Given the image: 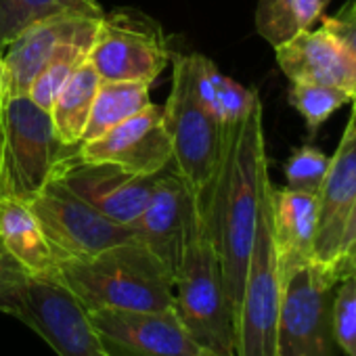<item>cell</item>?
I'll return each mask as SVG.
<instances>
[{
  "label": "cell",
  "instance_id": "obj_16",
  "mask_svg": "<svg viewBox=\"0 0 356 356\" xmlns=\"http://www.w3.org/2000/svg\"><path fill=\"white\" fill-rule=\"evenodd\" d=\"M59 258L28 202L0 200V270L13 279L55 283Z\"/></svg>",
  "mask_w": 356,
  "mask_h": 356
},
{
  "label": "cell",
  "instance_id": "obj_22",
  "mask_svg": "<svg viewBox=\"0 0 356 356\" xmlns=\"http://www.w3.org/2000/svg\"><path fill=\"white\" fill-rule=\"evenodd\" d=\"M99 84H101L99 74L95 72L92 63L86 61L67 80V84L59 90L49 113H51L53 126L63 143H67V145L82 143Z\"/></svg>",
  "mask_w": 356,
  "mask_h": 356
},
{
  "label": "cell",
  "instance_id": "obj_35",
  "mask_svg": "<svg viewBox=\"0 0 356 356\" xmlns=\"http://www.w3.org/2000/svg\"><path fill=\"white\" fill-rule=\"evenodd\" d=\"M352 105H354V109H352V113H356V97L352 99Z\"/></svg>",
  "mask_w": 356,
  "mask_h": 356
},
{
  "label": "cell",
  "instance_id": "obj_33",
  "mask_svg": "<svg viewBox=\"0 0 356 356\" xmlns=\"http://www.w3.org/2000/svg\"><path fill=\"white\" fill-rule=\"evenodd\" d=\"M5 99H7V74H5L3 53H0V107H3Z\"/></svg>",
  "mask_w": 356,
  "mask_h": 356
},
{
  "label": "cell",
  "instance_id": "obj_31",
  "mask_svg": "<svg viewBox=\"0 0 356 356\" xmlns=\"http://www.w3.org/2000/svg\"><path fill=\"white\" fill-rule=\"evenodd\" d=\"M356 239V200H354V206L350 210V216H348V222H346V229H343V237H341V252H339V258L341 254L352 245V241ZM337 258V260H339Z\"/></svg>",
  "mask_w": 356,
  "mask_h": 356
},
{
  "label": "cell",
  "instance_id": "obj_27",
  "mask_svg": "<svg viewBox=\"0 0 356 356\" xmlns=\"http://www.w3.org/2000/svg\"><path fill=\"white\" fill-rule=\"evenodd\" d=\"M329 159L331 157H327L323 151L308 145L296 149L285 163V178H287L285 189L316 195L325 181Z\"/></svg>",
  "mask_w": 356,
  "mask_h": 356
},
{
  "label": "cell",
  "instance_id": "obj_12",
  "mask_svg": "<svg viewBox=\"0 0 356 356\" xmlns=\"http://www.w3.org/2000/svg\"><path fill=\"white\" fill-rule=\"evenodd\" d=\"M200 220L202 210L195 195L181 174L168 165L157 174L155 189L130 229L134 239L151 250L163 262L170 275L176 277Z\"/></svg>",
  "mask_w": 356,
  "mask_h": 356
},
{
  "label": "cell",
  "instance_id": "obj_1",
  "mask_svg": "<svg viewBox=\"0 0 356 356\" xmlns=\"http://www.w3.org/2000/svg\"><path fill=\"white\" fill-rule=\"evenodd\" d=\"M266 176L262 103L258 101L241 124L225 128L222 157L210 197L202 210L220 258L227 298L235 318L256 235L260 189Z\"/></svg>",
  "mask_w": 356,
  "mask_h": 356
},
{
  "label": "cell",
  "instance_id": "obj_38",
  "mask_svg": "<svg viewBox=\"0 0 356 356\" xmlns=\"http://www.w3.org/2000/svg\"><path fill=\"white\" fill-rule=\"evenodd\" d=\"M352 5H354V7H356V0H354V3H352Z\"/></svg>",
  "mask_w": 356,
  "mask_h": 356
},
{
  "label": "cell",
  "instance_id": "obj_4",
  "mask_svg": "<svg viewBox=\"0 0 356 356\" xmlns=\"http://www.w3.org/2000/svg\"><path fill=\"white\" fill-rule=\"evenodd\" d=\"M172 88L163 105V122L172 143V168L181 174L200 210H204L225 147V128L197 95V53H172Z\"/></svg>",
  "mask_w": 356,
  "mask_h": 356
},
{
  "label": "cell",
  "instance_id": "obj_14",
  "mask_svg": "<svg viewBox=\"0 0 356 356\" xmlns=\"http://www.w3.org/2000/svg\"><path fill=\"white\" fill-rule=\"evenodd\" d=\"M155 178L157 174L138 176L113 163L84 161L78 155L55 181L109 220L130 227L145 210L155 189Z\"/></svg>",
  "mask_w": 356,
  "mask_h": 356
},
{
  "label": "cell",
  "instance_id": "obj_37",
  "mask_svg": "<svg viewBox=\"0 0 356 356\" xmlns=\"http://www.w3.org/2000/svg\"><path fill=\"white\" fill-rule=\"evenodd\" d=\"M352 115H354V122H356V113H352Z\"/></svg>",
  "mask_w": 356,
  "mask_h": 356
},
{
  "label": "cell",
  "instance_id": "obj_13",
  "mask_svg": "<svg viewBox=\"0 0 356 356\" xmlns=\"http://www.w3.org/2000/svg\"><path fill=\"white\" fill-rule=\"evenodd\" d=\"M80 159L113 163L138 176L159 174L172 165V143L163 122V107L149 103L103 136L80 143Z\"/></svg>",
  "mask_w": 356,
  "mask_h": 356
},
{
  "label": "cell",
  "instance_id": "obj_5",
  "mask_svg": "<svg viewBox=\"0 0 356 356\" xmlns=\"http://www.w3.org/2000/svg\"><path fill=\"white\" fill-rule=\"evenodd\" d=\"M174 310L193 339L214 356L235 354V316L227 298L222 266L204 214L174 277Z\"/></svg>",
  "mask_w": 356,
  "mask_h": 356
},
{
  "label": "cell",
  "instance_id": "obj_7",
  "mask_svg": "<svg viewBox=\"0 0 356 356\" xmlns=\"http://www.w3.org/2000/svg\"><path fill=\"white\" fill-rule=\"evenodd\" d=\"M339 279L316 260L283 277L277 356H337L333 296Z\"/></svg>",
  "mask_w": 356,
  "mask_h": 356
},
{
  "label": "cell",
  "instance_id": "obj_19",
  "mask_svg": "<svg viewBox=\"0 0 356 356\" xmlns=\"http://www.w3.org/2000/svg\"><path fill=\"white\" fill-rule=\"evenodd\" d=\"M270 222L281 279L314 260L318 197L289 189H270Z\"/></svg>",
  "mask_w": 356,
  "mask_h": 356
},
{
  "label": "cell",
  "instance_id": "obj_3",
  "mask_svg": "<svg viewBox=\"0 0 356 356\" xmlns=\"http://www.w3.org/2000/svg\"><path fill=\"white\" fill-rule=\"evenodd\" d=\"M78 155L80 145L63 143L51 113L28 95L5 99L0 107V168L5 197L32 202Z\"/></svg>",
  "mask_w": 356,
  "mask_h": 356
},
{
  "label": "cell",
  "instance_id": "obj_25",
  "mask_svg": "<svg viewBox=\"0 0 356 356\" xmlns=\"http://www.w3.org/2000/svg\"><path fill=\"white\" fill-rule=\"evenodd\" d=\"M99 28V26H97ZM97 28L74 38L72 42H67L55 57L53 61L36 76V80L32 82L28 97L42 109H51L53 101L57 99L59 90L67 84V80L88 61L95 36H97Z\"/></svg>",
  "mask_w": 356,
  "mask_h": 356
},
{
  "label": "cell",
  "instance_id": "obj_18",
  "mask_svg": "<svg viewBox=\"0 0 356 356\" xmlns=\"http://www.w3.org/2000/svg\"><path fill=\"white\" fill-rule=\"evenodd\" d=\"M101 19L63 15L47 19L26 30L7 47L3 55L7 74V97L28 95L36 76L53 61V57L74 38L95 30Z\"/></svg>",
  "mask_w": 356,
  "mask_h": 356
},
{
  "label": "cell",
  "instance_id": "obj_9",
  "mask_svg": "<svg viewBox=\"0 0 356 356\" xmlns=\"http://www.w3.org/2000/svg\"><path fill=\"white\" fill-rule=\"evenodd\" d=\"M0 310L30 325L59 356H107L84 308L59 283L19 281L0 300Z\"/></svg>",
  "mask_w": 356,
  "mask_h": 356
},
{
  "label": "cell",
  "instance_id": "obj_24",
  "mask_svg": "<svg viewBox=\"0 0 356 356\" xmlns=\"http://www.w3.org/2000/svg\"><path fill=\"white\" fill-rule=\"evenodd\" d=\"M151 103L149 84L143 82H107L101 80L82 143L103 136L113 126L138 113Z\"/></svg>",
  "mask_w": 356,
  "mask_h": 356
},
{
  "label": "cell",
  "instance_id": "obj_20",
  "mask_svg": "<svg viewBox=\"0 0 356 356\" xmlns=\"http://www.w3.org/2000/svg\"><path fill=\"white\" fill-rule=\"evenodd\" d=\"M63 15L103 19L105 11L97 0H0V51L32 26Z\"/></svg>",
  "mask_w": 356,
  "mask_h": 356
},
{
  "label": "cell",
  "instance_id": "obj_23",
  "mask_svg": "<svg viewBox=\"0 0 356 356\" xmlns=\"http://www.w3.org/2000/svg\"><path fill=\"white\" fill-rule=\"evenodd\" d=\"M329 0H258L256 30L273 47H281L300 32L312 30Z\"/></svg>",
  "mask_w": 356,
  "mask_h": 356
},
{
  "label": "cell",
  "instance_id": "obj_17",
  "mask_svg": "<svg viewBox=\"0 0 356 356\" xmlns=\"http://www.w3.org/2000/svg\"><path fill=\"white\" fill-rule=\"evenodd\" d=\"M277 63L291 82H318L356 97V63L346 47L323 26L306 30L275 49Z\"/></svg>",
  "mask_w": 356,
  "mask_h": 356
},
{
  "label": "cell",
  "instance_id": "obj_28",
  "mask_svg": "<svg viewBox=\"0 0 356 356\" xmlns=\"http://www.w3.org/2000/svg\"><path fill=\"white\" fill-rule=\"evenodd\" d=\"M333 337L346 356H356V273L343 277L335 287Z\"/></svg>",
  "mask_w": 356,
  "mask_h": 356
},
{
  "label": "cell",
  "instance_id": "obj_2",
  "mask_svg": "<svg viewBox=\"0 0 356 356\" xmlns=\"http://www.w3.org/2000/svg\"><path fill=\"white\" fill-rule=\"evenodd\" d=\"M55 283L86 312L174 308V277L136 239L90 258L61 260Z\"/></svg>",
  "mask_w": 356,
  "mask_h": 356
},
{
  "label": "cell",
  "instance_id": "obj_6",
  "mask_svg": "<svg viewBox=\"0 0 356 356\" xmlns=\"http://www.w3.org/2000/svg\"><path fill=\"white\" fill-rule=\"evenodd\" d=\"M270 176L260 189V208L243 293L235 318L237 356H277V323L283 279L270 222Z\"/></svg>",
  "mask_w": 356,
  "mask_h": 356
},
{
  "label": "cell",
  "instance_id": "obj_36",
  "mask_svg": "<svg viewBox=\"0 0 356 356\" xmlns=\"http://www.w3.org/2000/svg\"><path fill=\"white\" fill-rule=\"evenodd\" d=\"M202 356H214V354H210V352H204Z\"/></svg>",
  "mask_w": 356,
  "mask_h": 356
},
{
  "label": "cell",
  "instance_id": "obj_32",
  "mask_svg": "<svg viewBox=\"0 0 356 356\" xmlns=\"http://www.w3.org/2000/svg\"><path fill=\"white\" fill-rule=\"evenodd\" d=\"M24 281H26V279H24ZM15 283H19V279H13V277H9L5 270H0V300H3V296H5Z\"/></svg>",
  "mask_w": 356,
  "mask_h": 356
},
{
  "label": "cell",
  "instance_id": "obj_11",
  "mask_svg": "<svg viewBox=\"0 0 356 356\" xmlns=\"http://www.w3.org/2000/svg\"><path fill=\"white\" fill-rule=\"evenodd\" d=\"M86 318L107 356H202L206 352L174 308L88 310Z\"/></svg>",
  "mask_w": 356,
  "mask_h": 356
},
{
  "label": "cell",
  "instance_id": "obj_34",
  "mask_svg": "<svg viewBox=\"0 0 356 356\" xmlns=\"http://www.w3.org/2000/svg\"><path fill=\"white\" fill-rule=\"evenodd\" d=\"M5 197V193H3V168H0V200Z\"/></svg>",
  "mask_w": 356,
  "mask_h": 356
},
{
  "label": "cell",
  "instance_id": "obj_21",
  "mask_svg": "<svg viewBox=\"0 0 356 356\" xmlns=\"http://www.w3.org/2000/svg\"><path fill=\"white\" fill-rule=\"evenodd\" d=\"M195 86L200 99L222 128H233L241 124L252 107L260 101L256 90H250L243 84L220 74V70L204 55H197Z\"/></svg>",
  "mask_w": 356,
  "mask_h": 356
},
{
  "label": "cell",
  "instance_id": "obj_8",
  "mask_svg": "<svg viewBox=\"0 0 356 356\" xmlns=\"http://www.w3.org/2000/svg\"><path fill=\"white\" fill-rule=\"evenodd\" d=\"M172 57L161 26L134 9L105 13L88 55L95 72L107 82L153 84Z\"/></svg>",
  "mask_w": 356,
  "mask_h": 356
},
{
  "label": "cell",
  "instance_id": "obj_30",
  "mask_svg": "<svg viewBox=\"0 0 356 356\" xmlns=\"http://www.w3.org/2000/svg\"><path fill=\"white\" fill-rule=\"evenodd\" d=\"M333 273H335V277L341 281L343 277H348V275H354L356 273V239L352 241V245L341 254V258L335 262V266H333Z\"/></svg>",
  "mask_w": 356,
  "mask_h": 356
},
{
  "label": "cell",
  "instance_id": "obj_10",
  "mask_svg": "<svg viewBox=\"0 0 356 356\" xmlns=\"http://www.w3.org/2000/svg\"><path fill=\"white\" fill-rule=\"evenodd\" d=\"M28 204L59 262L90 258L134 239L130 227L109 220L57 181Z\"/></svg>",
  "mask_w": 356,
  "mask_h": 356
},
{
  "label": "cell",
  "instance_id": "obj_26",
  "mask_svg": "<svg viewBox=\"0 0 356 356\" xmlns=\"http://www.w3.org/2000/svg\"><path fill=\"white\" fill-rule=\"evenodd\" d=\"M289 103L306 120L310 132H316L318 126L329 120L341 105L352 103V95L343 88L318 84V82H291Z\"/></svg>",
  "mask_w": 356,
  "mask_h": 356
},
{
  "label": "cell",
  "instance_id": "obj_15",
  "mask_svg": "<svg viewBox=\"0 0 356 356\" xmlns=\"http://www.w3.org/2000/svg\"><path fill=\"white\" fill-rule=\"evenodd\" d=\"M318 197V231L314 241V260L335 266L341 252V237L356 200V122L350 118L341 143L333 157L325 181L316 193Z\"/></svg>",
  "mask_w": 356,
  "mask_h": 356
},
{
  "label": "cell",
  "instance_id": "obj_29",
  "mask_svg": "<svg viewBox=\"0 0 356 356\" xmlns=\"http://www.w3.org/2000/svg\"><path fill=\"white\" fill-rule=\"evenodd\" d=\"M325 30H329L350 53V57L356 63V7L348 5L341 11H337L331 17H321L318 19Z\"/></svg>",
  "mask_w": 356,
  "mask_h": 356
}]
</instances>
